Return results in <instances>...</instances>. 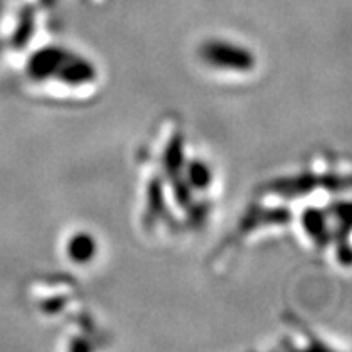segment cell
Masks as SVG:
<instances>
[{
  "label": "cell",
  "mask_w": 352,
  "mask_h": 352,
  "mask_svg": "<svg viewBox=\"0 0 352 352\" xmlns=\"http://www.w3.org/2000/svg\"><path fill=\"white\" fill-rule=\"evenodd\" d=\"M25 76L28 85L34 92L45 96H90L98 87V72L83 56L65 49L51 47V51H34L28 58Z\"/></svg>",
  "instance_id": "6da1fadb"
},
{
  "label": "cell",
  "mask_w": 352,
  "mask_h": 352,
  "mask_svg": "<svg viewBox=\"0 0 352 352\" xmlns=\"http://www.w3.org/2000/svg\"><path fill=\"white\" fill-rule=\"evenodd\" d=\"M65 255L67 261L78 266L92 263L98 255V243L87 232H76L65 241Z\"/></svg>",
  "instance_id": "7a4b0ae2"
}]
</instances>
